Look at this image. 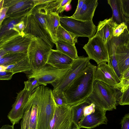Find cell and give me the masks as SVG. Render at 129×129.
<instances>
[{
    "label": "cell",
    "instance_id": "1",
    "mask_svg": "<svg viewBox=\"0 0 129 129\" xmlns=\"http://www.w3.org/2000/svg\"><path fill=\"white\" fill-rule=\"evenodd\" d=\"M96 67L90 62L83 73L64 91L68 105L72 106L84 101L91 94Z\"/></svg>",
    "mask_w": 129,
    "mask_h": 129
},
{
    "label": "cell",
    "instance_id": "2",
    "mask_svg": "<svg viewBox=\"0 0 129 129\" xmlns=\"http://www.w3.org/2000/svg\"><path fill=\"white\" fill-rule=\"evenodd\" d=\"M32 94L38 108L37 129H49L55 108L52 90L41 85L33 90Z\"/></svg>",
    "mask_w": 129,
    "mask_h": 129
},
{
    "label": "cell",
    "instance_id": "3",
    "mask_svg": "<svg viewBox=\"0 0 129 129\" xmlns=\"http://www.w3.org/2000/svg\"><path fill=\"white\" fill-rule=\"evenodd\" d=\"M114 87L94 80L93 90L86 100L96 108L107 111L116 109L118 98V90Z\"/></svg>",
    "mask_w": 129,
    "mask_h": 129
},
{
    "label": "cell",
    "instance_id": "4",
    "mask_svg": "<svg viewBox=\"0 0 129 129\" xmlns=\"http://www.w3.org/2000/svg\"><path fill=\"white\" fill-rule=\"evenodd\" d=\"M29 35L31 42L27 54L32 68L31 73H33L37 72L47 64L52 49L41 39Z\"/></svg>",
    "mask_w": 129,
    "mask_h": 129
},
{
    "label": "cell",
    "instance_id": "5",
    "mask_svg": "<svg viewBox=\"0 0 129 129\" xmlns=\"http://www.w3.org/2000/svg\"><path fill=\"white\" fill-rule=\"evenodd\" d=\"M88 57L80 56L74 60L71 68L62 77L51 84L53 90L64 92L72 83L84 71L90 62Z\"/></svg>",
    "mask_w": 129,
    "mask_h": 129
},
{
    "label": "cell",
    "instance_id": "6",
    "mask_svg": "<svg viewBox=\"0 0 129 129\" xmlns=\"http://www.w3.org/2000/svg\"><path fill=\"white\" fill-rule=\"evenodd\" d=\"M60 25L75 37H85L89 39L95 35L97 27L92 20L83 21L70 17L60 16Z\"/></svg>",
    "mask_w": 129,
    "mask_h": 129
},
{
    "label": "cell",
    "instance_id": "7",
    "mask_svg": "<svg viewBox=\"0 0 129 129\" xmlns=\"http://www.w3.org/2000/svg\"><path fill=\"white\" fill-rule=\"evenodd\" d=\"M83 48L89 59L94 60L98 65L108 61L109 57L106 44L98 35L95 34L89 39Z\"/></svg>",
    "mask_w": 129,
    "mask_h": 129
},
{
    "label": "cell",
    "instance_id": "8",
    "mask_svg": "<svg viewBox=\"0 0 129 129\" xmlns=\"http://www.w3.org/2000/svg\"><path fill=\"white\" fill-rule=\"evenodd\" d=\"M31 42L29 35L19 34L8 38L0 41V49L8 54L22 53L27 54V50Z\"/></svg>",
    "mask_w": 129,
    "mask_h": 129
},
{
    "label": "cell",
    "instance_id": "9",
    "mask_svg": "<svg viewBox=\"0 0 129 129\" xmlns=\"http://www.w3.org/2000/svg\"><path fill=\"white\" fill-rule=\"evenodd\" d=\"M23 21L25 26L24 32L25 34L41 39L52 48L54 44L51 36L42 26L31 12L23 17Z\"/></svg>",
    "mask_w": 129,
    "mask_h": 129
},
{
    "label": "cell",
    "instance_id": "10",
    "mask_svg": "<svg viewBox=\"0 0 129 129\" xmlns=\"http://www.w3.org/2000/svg\"><path fill=\"white\" fill-rule=\"evenodd\" d=\"M57 69L47 63L37 72L31 73L28 76V79L35 78L41 85L46 86L51 84L64 75L70 69Z\"/></svg>",
    "mask_w": 129,
    "mask_h": 129
},
{
    "label": "cell",
    "instance_id": "11",
    "mask_svg": "<svg viewBox=\"0 0 129 129\" xmlns=\"http://www.w3.org/2000/svg\"><path fill=\"white\" fill-rule=\"evenodd\" d=\"M36 6L33 0H4L3 7L8 8V17L18 18L30 13Z\"/></svg>",
    "mask_w": 129,
    "mask_h": 129
},
{
    "label": "cell",
    "instance_id": "12",
    "mask_svg": "<svg viewBox=\"0 0 129 129\" xmlns=\"http://www.w3.org/2000/svg\"><path fill=\"white\" fill-rule=\"evenodd\" d=\"M94 79L114 87L120 81L109 59L108 62H102L96 66Z\"/></svg>",
    "mask_w": 129,
    "mask_h": 129
},
{
    "label": "cell",
    "instance_id": "13",
    "mask_svg": "<svg viewBox=\"0 0 129 129\" xmlns=\"http://www.w3.org/2000/svg\"><path fill=\"white\" fill-rule=\"evenodd\" d=\"M55 105L54 115L49 129H68L72 121V106H58L55 103Z\"/></svg>",
    "mask_w": 129,
    "mask_h": 129
},
{
    "label": "cell",
    "instance_id": "14",
    "mask_svg": "<svg viewBox=\"0 0 129 129\" xmlns=\"http://www.w3.org/2000/svg\"><path fill=\"white\" fill-rule=\"evenodd\" d=\"M31 91L23 89L17 93L15 101L7 115L8 118L12 125H14L18 123L22 118L26 105Z\"/></svg>",
    "mask_w": 129,
    "mask_h": 129
},
{
    "label": "cell",
    "instance_id": "15",
    "mask_svg": "<svg viewBox=\"0 0 129 129\" xmlns=\"http://www.w3.org/2000/svg\"><path fill=\"white\" fill-rule=\"evenodd\" d=\"M106 111L95 107V111L85 116H82L78 125L80 128H93L102 124H107L108 120L106 116Z\"/></svg>",
    "mask_w": 129,
    "mask_h": 129
},
{
    "label": "cell",
    "instance_id": "16",
    "mask_svg": "<svg viewBox=\"0 0 129 129\" xmlns=\"http://www.w3.org/2000/svg\"><path fill=\"white\" fill-rule=\"evenodd\" d=\"M74 60L60 51L52 49L47 63L57 69H64L70 67Z\"/></svg>",
    "mask_w": 129,
    "mask_h": 129
},
{
    "label": "cell",
    "instance_id": "17",
    "mask_svg": "<svg viewBox=\"0 0 129 129\" xmlns=\"http://www.w3.org/2000/svg\"><path fill=\"white\" fill-rule=\"evenodd\" d=\"M117 24L114 22L112 17L100 21L97 26L96 34L99 35L106 44L113 37L114 29Z\"/></svg>",
    "mask_w": 129,
    "mask_h": 129
},
{
    "label": "cell",
    "instance_id": "18",
    "mask_svg": "<svg viewBox=\"0 0 129 129\" xmlns=\"http://www.w3.org/2000/svg\"><path fill=\"white\" fill-rule=\"evenodd\" d=\"M98 5L97 0H85L79 13L75 16L70 17L83 21H92Z\"/></svg>",
    "mask_w": 129,
    "mask_h": 129
},
{
    "label": "cell",
    "instance_id": "19",
    "mask_svg": "<svg viewBox=\"0 0 129 129\" xmlns=\"http://www.w3.org/2000/svg\"><path fill=\"white\" fill-rule=\"evenodd\" d=\"M23 18H12L8 17L6 18L0 25V41L18 34L14 28L16 24L23 20Z\"/></svg>",
    "mask_w": 129,
    "mask_h": 129
},
{
    "label": "cell",
    "instance_id": "20",
    "mask_svg": "<svg viewBox=\"0 0 129 129\" xmlns=\"http://www.w3.org/2000/svg\"><path fill=\"white\" fill-rule=\"evenodd\" d=\"M47 11L45 16L46 20L49 31L53 42L55 44L57 41V31L60 25V16L59 14L56 12L49 10L47 8Z\"/></svg>",
    "mask_w": 129,
    "mask_h": 129
},
{
    "label": "cell",
    "instance_id": "21",
    "mask_svg": "<svg viewBox=\"0 0 129 129\" xmlns=\"http://www.w3.org/2000/svg\"><path fill=\"white\" fill-rule=\"evenodd\" d=\"M116 56L118 68L121 75L129 66V48L127 44L121 45L117 47Z\"/></svg>",
    "mask_w": 129,
    "mask_h": 129
},
{
    "label": "cell",
    "instance_id": "22",
    "mask_svg": "<svg viewBox=\"0 0 129 129\" xmlns=\"http://www.w3.org/2000/svg\"><path fill=\"white\" fill-rule=\"evenodd\" d=\"M107 2L112 9L114 22L118 25L125 22L126 17L122 12L121 0H108Z\"/></svg>",
    "mask_w": 129,
    "mask_h": 129
},
{
    "label": "cell",
    "instance_id": "23",
    "mask_svg": "<svg viewBox=\"0 0 129 129\" xmlns=\"http://www.w3.org/2000/svg\"><path fill=\"white\" fill-rule=\"evenodd\" d=\"M56 50L75 60L79 56L75 45L60 40H57L55 44Z\"/></svg>",
    "mask_w": 129,
    "mask_h": 129
},
{
    "label": "cell",
    "instance_id": "24",
    "mask_svg": "<svg viewBox=\"0 0 129 129\" xmlns=\"http://www.w3.org/2000/svg\"><path fill=\"white\" fill-rule=\"evenodd\" d=\"M32 68L28 56L26 58L7 67L6 70L10 71L14 74L20 72L31 71Z\"/></svg>",
    "mask_w": 129,
    "mask_h": 129
},
{
    "label": "cell",
    "instance_id": "25",
    "mask_svg": "<svg viewBox=\"0 0 129 129\" xmlns=\"http://www.w3.org/2000/svg\"><path fill=\"white\" fill-rule=\"evenodd\" d=\"M27 57V54L22 53L8 54L0 59V65L6 67L14 64Z\"/></svg>",
    "mask_w": 129,
    "mask_h": 129
},
{
    "label": "cell",
    "instance_id": "26",
    "mask_svg": "<svg viewBox=\"0 0 129 129\" xmlns=\"http://www.w3.org/2000/svg\"><path fill=\"white\" fill-rule=\"evenodd\" d=\"M90 104L85 100L78 104L72 106V121L78 125L79 120L83 115L84 108Z\"/></svg>",
    "mask_w": 129,
    "mask_h": 129
},
{
    "label": "cell",
    "instance_id": "27",
    "mask_svg": "<svg viewBox=\"0 0 129 129\" xmlns=\"http://www.w3.org/2000/svg\"><path fill=\"white\" fill-rule=\"evenodd\" d=\"M72 1L71 0H53L48 3L47 8L58 14L61 13L69 5Z\"/></svg>",
    "mask_w": 129,
    "mask_h": 129
},
{
    "label": "cell",
    "instance_id": "28",
    "mask_svg": "<svg viewBox=\"0 0 129 129\" xmlns=\"http://www.w3.org/2000/svg\"><path fill=\"white\" fill-rule=\"evenodd\" d=\"M57 40H60L75 45L77 42L78 38L67 31L60 25L56 34Z\"/></svg>",
    "mask_w": 129,
    "mask_h": 129
},
{
    "label": "cell",
    "instance_id": "29",
    "mask_svg": "<svg viewBox=\"0 0 129 129\" xmlns=\"http://www.w3.org/2000/svg\"><path fill=\"white\" fill-rule=\"evenodd\" d=\"M32 92L31 94L32 100V106L30 117L29 126L30 129H37L38 108L37 105L33 100Z\"/></svg>",
    "mask_w": 129,
    "mask_h": 129
},
{
    "label": "cell",
    "instance_id": "30",
    "mask_svg": "<svg viewBox=\"0 0 129 129\" xmlns=\"http://www.w3.org/2000/svg\"><path fill=\"white\" fill-rule=\"evenodd\" d=\"M128 42L129 34L126 29L119 36L117 37L113 36L111 39L106 43L114 44L117 47L121 45L127 44Z\"/></svg>",
    "mask_w": 129,
    "mask_h": 129
},
{
    "label": "cell",
    "instance_id": "31",
    "mask_svg": "<svg viewBox=\"0 0 129 129\" xmlns=\"http://www.w3.org/2000/svg\"><path fill=\"white\" fill-rule=\"evenodd\" d=\"M31 106L30 102H27L25 105L24 113L21 122V129H30L29 121Z\"/></svg>",
    "mask_w": 129,
    "mask_h": 129
},
{
    "label": "cell",
    "instance_id": "32",
    "mask_svg": "<svg viewBox=\"0 0 129 129\" xmlns=\"http://www.w3.org/2000/svg\"><path fill=\"white\" fill-rule=\"evenodd\" d=\"M52 94L54 100L57 105L63 106L68 105L64 92L52 90Z\"/></svg>",
    "mask_w": 129,
    "mask_h": 129
},
{
    "label": "cell",
    "instance_id": "33",
    "mask_svg": "<svg viewBox=\"0 0 129 129\" xmlns=\"http://www.w3.org/2000/svg\"><path fill=\"white\" fill-rule=\"evenodd\" d=\"M28 79L24 82V89L29 91H31L41 85L37 80L35 78Z\"/></svg>",
    "mask_w": 129,
    "mask_h": 129
},
{
    "label": "cell",
    "instance_id": "34",
    "mask_svg": "<svg viewBox=\"0 0 129 129\" xmlns=\"http://www.w3.org/2000/svg\"><path fill=\"white\" fill-rule=\"evenodd\" d=\"M115 88L121 93H123L129 88V78H122Z\"/></svg>",
    "mask_w": 129,
    "mask_h": 129
},
{
    "label": "cell",
    "instance_id": "35",
    "mask_svg": "<svg viewBox=\"0 0 129 129\" xmlns=\"http://www.w3.org/2000/svg\"><path fill=\"white\" fill-rule=\"evenodd\" d=\"M121 93L118 98V104L121 105H129V88Z\"/></svg>",
    "mask_w": 129,
    "mask_h": 129
},
{
    "label": "cell",
    "instance_id": "36",
    "mask_svg": "<svg viewBox=\"0 0 129 129\" xmlns=\"http://www.w3.org/2000/svg\"><path fill=\"white\" fill-rule=\"evenodd\" d=\"M126 28L127 26L125 22L119 25L117 24L114 29L113 36L116 37L119 36L123 33Z\"/></svg>",
    "mask_w": 129,
    "mask_h": 129
},
{
    "label": "cell",
    "instance_id": "37",
    "mask_svg": "<svg viewBox=\"0 0 129 129\" xmlns=\"http://www.w3.org/2000/svg\"><path fill=\"white\" fill-rule=\"evenodd\" d=\"M123 14L126 17L129 18V0H121Z\"/></svg>",
    "mask_w": 129,
    "mask_h": 129
},
{
    "label": "cell",
    "instance_id": "38",
    "mask_svg": "<svg viewBox=\"0 0 129 129\" xmlns=\"http://www.w3.org/2000/svg\"><path fill=\"white\" fill-rule=\"evenodd\" d=\"M95 106L93 103L86 106L84 108L82 116H85L94 112L95 110Z\"/></svg>",
    "mask_w": 129,
    "mask_h": 129
},
{
    "label": "cell",
    "instance_id": "39",
    "mask_svg": "<svg viewBox=\"0 0 129 129\" xmlns=\"http://www.w3.org/2000/svg\"><path fill=\"white\" fill-rule=\"evenodd\" d=\"M14 74L12 72L6 70L0 72V80H11Z\"/></svg>",
    "mask_w": 129,
    "mask_h": 129
},
{
    "label": "cell",
    "instance_id": "40",
    "mask_svg": "<svg viewBox=\"0 0 129 129\" xmlns=\"http://www.w3.org/2000/svg\"><path fill=\"white\" fill-rule=\"evenodd\" d=\"M25 26L24 22L23 20L16 24L14 29L19 34L24 35H25L24 32Z\"/></svg>",
    "mask_w": 129,
    "mask_h": 129
},
{
    "label": "cell",
    "instance_id": "41",
    "mask_svg": "<svg viewBox=\"0 0 129 129\" xmlns=\"http://www.w3.org/2000/svg\"><path fill=\"white\" fill-rule=\"evenodd\" d=\"M122 129H129V113L124 115L121 120Z\"/></svg>",
    "mask_w": 129,
    "mask_h": 129
},
{
    "label": "cell",
    "instance_id": "42",
    "mask_svg": "<svg viewBox=\"0 0 129 129\" xmlns=\"http://www.w3.org/2000/svg\"><path fill=\"white\" fill-rule=\"evenodd\" d=\"M8 8L6 7H3L0 10V25H1L4 20L8 17L7 16V13Z\"/></svg>",
    "mask_w": 129,
    "mask_h": 129
},
{
    "label": "cell",
    "instance_id": "43",
    "mask_svg": "<svg viewBox=\"0 0 129 129\" xmlns=\"http://www.w3.org/2000/svg\"><path fill=\"white\" fill-rule=\"evenodd\" d=\"M85 1V0H79L78 1V3L77 8L75 12L72 16H75L79 13Z\"/></svg>",
    "mask_w": 129,
    "mask_h": 129
},
{
    "label": "cell",
    "instance_id": "44",
    "mask_svg": "<svg viewBox=\"0 0 129 129\" xmlns=\"http://www.w3.org/2000/svg\"><path fill=\"white\" fill-rule=\"evenodd\" d=\"M122 78H129V66L124 72L121 75L120 78V80Z\"/></svg>",
    "mask_w": 129,
    "mask_h": 129
},
{
    "label": "cell",
    "instance_id": "45",
    "mask_svg": "<svg viewBox=\"0 0 129 129\" xmlns=\"http://www.w3.org/2000/svg\"><path fill=\"white\" fill-rule=\"evenodd\" d=\"M53 0H34V4L37 5H38L41 4L45 3H46L51 2Z\"/></svg>",
    "mask_w": 129,
    "mask_h": 129
},
{
    "label": "cell",
    "instance_id": "46",
    "mask_svg": "<svg viewBox=\"0 0 129 129\" xmlns=\"http://www.w3.org/2000/svg\"><path fill=\"white\" fill-rule=\"evenodd\" d=\"M79 125L72 121L68 129H80Z\"/></svg>",
    "mask_w": 129,
    "mask_h": 129
},
{
    "label": "cell",
    "instance_id": "47",
    "mask_svg": "<svg viewBox=\"0 0 129 129\" xmlns=\"http://www.w3.org/2000/svg\"><path fill=\"white\" fill-rule=\"evenodd\" d=\"M14 126L13 125L6 124L3 125L0 129H14Z\"/></svg>",
    "mask_w": 129,
    "mask_h": 129
},
{
    "label": "cell",
    "instance_id": "48",
    "mask_svg": "<svg viewBox=\"0 0 129 129\" xmlns=\"http://www.w3.org/2000/svg\"><path fill=\"white\" fill-rule=\"evenodd\" d=\"M125 23L127 26V30L129 34V18L125 17Z\"/></svg>",
    "mask_w": 129,
    "mask_h": 129
},
{
    "label": "cell",
    "instance_id": "49",
    "mask_svg": "<svg viewBox=\"0 0 129 129\" xmlns=\"http://www.w3.org/2000/svg\"><path fill=\"white\" fill-rule=\"evenodd\" d=\"M7 54L2 49H0V59L3 57Z\"/></svg>",
    "mask_w": 129,
    "mask_h": 129
},
{
    "label": "cell",
    "instance_id": "50",
    "mask_svg": "<svg viewBox=\"0 0 129 129\" xmlns=\"http://www.w3.org/2000/svg\"><path fill=\"white\" fill-rule=\"evenodd\" d=\"M7 67L2 65H0V72L6 71Z\"/></svg>",
    "mask_w": 129,
    "mask_h": 129
},
{
    "label": "cell",
    "instance_id": "51",
    "mask_svg": "<svg viewBox=\"0 0 129 129\" xmlns=\"http://www.w3.org/2000/svg\"><path fill=\"white\" fill-rule=\"evenodd\" d=\"M4 0H1L0 1V9L3 7Z\"/></svg>",
    "mask_w": 129,
    "mask_h": 129
},
{
    "label": "cell",
    "instance_id": "52",
    "mask_svg": "<svg viewBox=\"0 0 129 129\" xmlns=\"http://www.w3.org/2000/svg\"><path fill=\"white\" fill-rule=\"evenodd\" d=\"M127 47L129 48V42L127 44Z\"/></svg>",
    "mask_w": 129,
    "mask_h": 129
}]
</instances>
